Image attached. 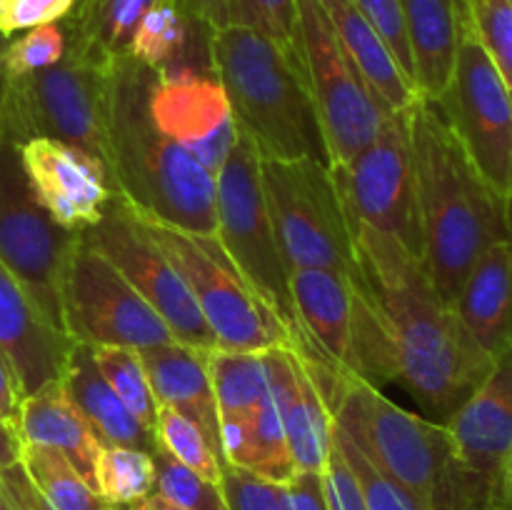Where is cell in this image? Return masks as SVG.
<instances>
[{
  "label": "cell",
  "instance_id": "1",
  "mask_svg": "<svg viewBox=\"0 0 512 510\" xmlns=\"http://www.w3.org/2000/svg\"><path fill=\"white\" fill-rule=\"evenodd\" d=\"M350 230L355 268L388 330L398 380L445 425L488 380L495 360L440 295L420 255L370 225Z\"/></svg>",
  "mask_w": 512,
  "mask_h": 510
},
{
  "label": "cell",
  "instance_id": "2",
  "mask_svg": "<svg viewBox=\"0 0 512 510\" xmlns=\"http://www.w3.org/2000/svg\"><path fill=\"white\" fill-rule=\"evenodd\" d=\"M420 258L448 303H455L480 255L512 235V203L483 173L435 100L410 108Z\"/></svg>",
  "mask_w": 512,
  "mask_h": 510
},
{
  "label": "cell",
  "instance_id": "3",
  "mask_svg": "<svg viewBox=\"0 0 512 510\" xmlns=\"http://www.w3.org/2000/svg\"><path fill=\"white\" fill-rule=\"evenodd\" d=\"M158 70L120 55L108 113V175L115 198L158 223L215 235V175L153 123L150 85Z\"/></svg>",
  "mask_w": 512,
  "mask_h": 510
},
{
  "label": "cell",
  "instance_id": "4",
  "mask_svg": "<svg viewBox=\"0 0 512 510\" xmlns=\"http://www.w3.org/2000/svg\"><path fill=\"white\" fill-rule=\"evenodd\" d=\"M208 50L238 133L255 145L260 158H318L328 163L300 58L240 25L213 30Z\"/></svg>",
  "mask_w": 512,
  "mask_h": 510
},
{
  "label": "cell",
  "instance_id": "5",
  "mask_svg": "<svg viewBox=\"0 0 512 510\" xmlns=\"http://www.w3.org/2000/svg\"><path fill=\"white\" fill-rule=\"evenodd\" d=\"M303 355L328 405L330 420L343 428L378 468L403 485L420 510H443L455 470L453 435L443 423L415 415L358 375Z\"/></svg>",
  "mask_w": 512,
  "mask_h": 510
},
{
  "label": "cell",
  "instance_id": "6",
  "mask_svg": "<svg viewBox=\"0 0 512 510\" xmlns=\"http://www.w3.org/2000/svg\"><path fill=\"white\" fill-rule=\"evenodd\" d=\"M118 58L65 33V55L58 63L3 80L5 143L55 138L88 150L108 168L110 90Z\"/></svg>",
  "mask_w": 512,
  "mask_h": 510
},
{
  "label": "cell",
  "instance_id": "7",
  "mask_svg": "<svg viewBox=\"0 0 512 510\" xmlns=\"http://www.w3.org/2000/svg\"><path fill=\"white\" fill-rule=\"evenodd\" d=\"M290 295L300 325V353L383 388L398 380L393 345L378 308L355 273L333 268L290 270Z\"/></svg>",
  "mask_w": 512,
  "mask_h": 510
},
{
  "label": "cell",
  "instance_id": "8",
  "mask_svg": "<svg viewBox=\"0 0 512 510\" xmlns=\"http://www.w3.org/2000/svg\"><path fill=\"white\" fill-rule=\"evenodd\" d=\"M133 215L183 273L213 333L215 350L263 353L270 348H295L283 320L255 295L215 235H195L138 213Z\"/></svg>",
  "mask_w": 512,
  "mask_h": 510
},
{
  "label": "cell",
  "instance_id": "9",
  "mask_svg": "<svg viewBox=\"0 0 512 510\" xmlns=\"http://www.w3.org/2000/svg\"><path fill=\"white\" fill-rule=\"evenodd\" d=\"M215 238L238 273L248 280L260 300L283 320L300 348V325L290 295V270L280 253L268 203H265L260 155L238 133L228 160L215 175Z\"/></svg>",
  "mask_w": 512,
  "mask_h": 510
},
{
  "label": "cell",
  "instance_id": "10",
  "mask_svg": "<svg viewBox=\"0 0 512 510\" xmlns=\"http://www.w3.org/2000/svg\"><path fill=\"white\" fill-rule=\"evenodd\" d=\"M265 203L288 270L355 273L353 230L328 163L318 158L263 160Z\"/></svg>",
  "mask_w": 512,
  "mask_h": 510
},
{
  "label": "cell",
  "instance_id": "11",
  "mask_svg": "<svg viewBox=\"0 0 512 510\" xmlns=\"http://www.w3.org/2000/svg\"><path fill=\"white\" fill-rule=\"evenodd\" d=\"M300 5V63L323 130L328 168H343L375 140L385 113L340 48L320 0Z\"/></svg>",
  "mask_w": 512,
  "mask_h": 510
},
{
  "label": "cell",
  "instance_id": "12",
  "mask_svg": "<svg viewBox=\"0 0 512 510\" xmlns=\"http://www.w3.org/2000/svg\"><path fill=\"white\" fill-rule=\"evenodd\" d=\"M453 435L455 470L443 510H512V350L445 423Z\"/></svg>",
  "mask_w": 512,
  "mask_h": 510
},
{
  "label": "cell",
  "instance_id": "13",
  "mask_svg": "<svg viewBox=\"0 0 512 510\" xmlns=\"http://www.w3.org/2000/svg\"><path fill=\"white\" fill-rule=\"evenodd\" d=\"M63 330L78 343L143 350L175 335L153 305L80 230L60 285Z\"/></svg>",
  "mask_w": 512,
  "mask_h": 510
},
{
  "label": "cell",
  "instance_id": "14",
  "mask_svg": "<svg viewBox=\"0 0 512 510\" xmlns=\"http://www.w3.org/2000/svg\"><path fill=\"white\" fill-rule=\"evenodd\" d=\"M435 103L483 178L512 203L510 88L475 35L468 3L453 78Z\"/></svg>",
  "mask_w": 512,
  "mask_h": 510
},
{
  "label": "cell",
  "instance_id": "15",
  "mask_svg": "<svg viewBox=\"0 0 512 510\" xmlns=\"http://www.w3.org/2000/svg\"><path fill=\"white\" fill-rule=\"evenodd\" d=\"M78 235L80 230H65L55 223L35 200L20 165L18 145L0 143V263L60 330V285Z\"/></svg>",
  "mask_w": 512,
  "mask_h": 510
},
{
  "label": "cell",
  "instance_id": "16",
  "mask_svg": "<svg viewBox=\"0 0 512 510\" xmlns=\"http://www.w3.org/2000/svg\"><path fill=\"white\" fill-rule=\"evenodd\" d=\"M413 108V105H410ZM410 108L383 118L373 143L343 168L330 170L350 225H370L420 255Z\"/></svg>",
  "mask_w": 512,
  "mask_h": 510
},
{
  "label": "cell",
  "instance_id": "17",
  "mask_svg": "<svg viewBox=\"0 0 512 510\" xmlns=\"http://www.w3.org/2000/svg\"><path fill=\"white\" fill-rule=\"evenodd\" d=\"M90 243L130 280L135 290L165 320L175 340L198 350H215V338L185 283L178 265L150 238L133 210L115 198L93 228L83 230Z\"/></svg>",
  "mask_w": 512,
  "mask_h": 510
},
{
  "label": "cell",
  "instance_id": "18",
  "mask_svg": "<svg viewBox=\"0 0 512 510\" xmlns=\"http://www.w3.org/2000/svg\"><path fill=\"white\" fill-rule=\"evenodd\" d=\"M148 110L168 138L188 150L210 175H218L238 140V125L215 75L160 70L150 85Z\"/></svg>",
  "mask_w": 512,
  "mask_h": 510
},
{
  "label": "cell",
  "instance_id": "19",
  "mask_svg": "<svg viewBox=\"0 0 512 510\" xmlns=\"http://www.w3.org/2000/svg\"><path fill=\"white\" fill-rule=\"evenodd\" d=\"M20 165L35 200L65 230H88L113 200V183L100 158L55 138L18 145Z\"/></svg>",
  "mask_w": 512,
  "mask_h": 510
},
{
  "label": "cell",
  "instance_id": "20",
  "mask_svg": "<svg viewBox=\"0 0 512 510\" xmlns=\"http://www.w3.org/2000/svg\"><path fill=\"white\" fill-rule=\"evenodd\" d=\"M75 340L55 328L18 278L0 263V355L20 400L60 383Z\"/></svg>",
  "mask_w": 512,
  "mask_h": 510
},
{
  "label": "cell",
  "instance_id": "21",
  "mask_svg": "<svg viewBox=\"0 0 512 510\" xmlns=\"http://www.w3.org/2000/svg\"><path fill=\"white\" fill-rule=\"evenodd\" d=\"M263 363L295 470L325 473L333 445V420L303 355L295 348H270L263 350Z\"/></svg>",
  "mask_w": 512,
  "mask_h": 510
},
{
  "label": "cell",
  "instance_id": "22",
  "mask_svg": "<svg viewBox=\"0 0 512 510\" xmlns=\"http://www.w3.org/2000/svg\"><path fill=\"white\" fill-rule=\"evenodd\" d=\"M208 353L210 350L190 348L178 340L138 350L155 403L178 410L180 415L193 420L210 440L215 453L223 458L218 408L208 375Z\"/></svg>",
  "mask_w": 512,
  "mask_h": 510
},
{
  "label": "cell",
  "instance_id": "23",
  "mask_svg": "<svg viewBox=\"0 0 512 510\" xmlns=\"http://www.w3.org/2000/svg\"><path fill=\"white\" fill-rule=\"evenodd\" d=\"M455 310L480 348L498 360L512 350V235L490 245L465 278Z\"/></svg>",
  "mask_w": 512,
  "mask_h": 510
},
{
  "label": "cell",
  "instance_id": "24",
  "mask_svg": "<svg viewBox=\"0 0 512 510\" xmlns=\"http://www.w3.org/2000/svg\"><path fill=\"white\" fill-rule=\"evenodd\" d=\"M420 98L440 100L453 78L465 0H400Z\"/></svg>",
  "mask_w": 512,
  "mask_h": 510
},
{
  "label": "cell",
  "instance_id": "25",
  "mask_svg": "<svg viewBox=\"0 0 512 510\" xmlns=\"http://www.w3.org/2000/svg\"><path fill=\"white\" fill-rule=\"evenodd\" d=\"M340 48L355 65L360 78L375 95L385 113L408 110L420 98L413 80L403 73L378 30L368 23L353 0H320Z\"/></svg>",
  "mask_w": 512,
  "mask_h": 510
},
{
  "label": "cell",
  "instance_id": "26",
  "mask_svg": "<svg viewBox=\"0 0 512 510\" xmlns=\"http://www.w3.org/2000/svg\"><path fill=\"white\" fill-rule=\"evenodd\" d=\"M60 388L68 395L70 403L80 410L93 433L103 445H123V448H138L153 453L155 433L145 428L128 405L118 398L108 380L103 378L100 368L93 360V348L88 343L75 340L70 353L68 368L60 378Z\"/></svg>",
  "mask_w": 512,
  "mask_h": 510
},
{
  "label": "cell",
  "instance_id": "27",
  "mask_svg": "<svg viewBox=\"0 0 512 510\" xmlns=\"http://www.w3.org/2000/svg\"><path fill=\"white\" fill-rule=\"evenodd\" d=\"M15 433L23 445H45L63 453L93 485V468L103 443L58 383L20 400Z\"/></svg>",
  "mask_w": 512,
  "mask_h": 510
},
{
  "label": "cell",
  "instance_id": "28",
  "mask_svg": "<svg viewBox=\"0 0 512 510\" xmlns=\"http://www.w3.org/2000/svg\"><path fill=\"white\" fill-rule=\"evenodd\" d=\"M208 375L218 408L220 443H223L225 435L243 428L270 398L268 370H265L263 353L210 350Z\"/></svg>",
  "mask_w": 512,
  "mask_h": 510
},
{
  "label": "cell",
  "instance_id": "29",
  "mask_svg": "<svg viewBox=\"0 0 512 510\" xmlns=\"http://www.w3.org/2000/svg\"><path fill=\"white\" fill-rule=\"evenodd\" d=\"M220 445H223L225 463L273 483L288 485L298 473L273 398L265 400L243 428L225 435Z\"/></svg>",
  "mask_w": 512,
  "mask_h": 510
},
{
  "label": "cell",
  "instance_id": "30",
  "mask_svg": "<svg viewBox=\"0 0 512 510\" xmlns=\"http://www.w3.org/2000/svg\"><path fill=\"white\" fill-rule=\"evenodd\" d=\"M20 465L50 510H105L110 508L98 490L80 475L63 453L45 445H23Z\"/></svg>",
  "mask_w": 512,
  "mask_h": 510
},
{
  "label": "cell",
  "instance_id": "31",
  "mask_svg": "<svg viewBox=\"0 0 512 510\" xmlns=\"http://www.w3.org/2000/svg\"><path fill=\"white\" fill-rule=\"evenodd\" d=\"M155 0H98L93 5H78L65 18V33L95 45L110 55H125L135 28L145 10Z\"/></svg>",
  "mask_w": 512,
  "mask_h": 510
},
{
  "label": "cell",
  "instance_id": "32",
  "mask_svg": "<svg viewBox=\"0 0 512 510\" xmlns=\"http://www.w3.org/2000/svg\"><path fill=\"white\" fill-rule=\"evenodd\" d=\"M93 488L108 505H133L155 490L153 453L103 445L95 458Z\"/></svg>",
  "mask_w": 512,
  "mask_h": 510
},
{
  "label": "cell",
  "instance_id": "33",
  "mask_svg": "<svg viewBox=\"0 0 512 510\" xmlns=\"http://www.w3.org/2000/svg\"><path fill=\"white\" fill-rule=\"evenodd\" d=\"M190 23L170 0H155L135 28L128 45V58L150 70L173 68V60L183 53Z\"/></svg>",
  "mask_w": 512,
  "mask_h": 510
},
{
  "label": "cell",
  "instance_id": "34",
  "mask_svg": "<svg viewBox=\"0 0 512 510\" xmlns=\"http://www.w3.org/2000/svg\"><path fill=\"white\" fill-rule=\"evenodd\" d=\"M93 348V360L100 368L103 378L108 380L110 388L118 393L130 408V413L140 420L148 430L155 428V415H158V403L150 390L148 375H145L143 363L135 348H120V345H90Z\"/></svg>",
  "mask_w": 512,
  "mask_h": 510
},
{
  "label": "cell",
  "instance_id": "35",
  "mask_svg": "<svg viewBox=\"0 0 512 510\" xmlns=\"http://www.w3.org/2000/svg\"><path fill=\"white\" fill-rule=\"evenodd\" d=\"M153 433L158 448H163L165 453L173 455L178 463L195 470V473H200L203 478L220 483V470H223L225 460L215 453L210 440L205 438V433L193 423V420L180 415L178 410L158 405Z\"/></svg>",
  "mask_w": 512,
  "mask_h": 510
},
{
  "label": "cell",
  "instance_id": "36",
  "mask_svg": "<svg viewBox=\"0 0 512 510\" xmlns=\"http://www.w3.org/2000/svg\"><path fill=\"white\" fill-rule=\"evenodd\" d=\"M228 25L255 30L300 58L298 0H225Z\"/></svg>",
  "mask_w": 512,
  "mask_h": 510
},
{
  "label": "cell",
  "instance_id": "37",
  "mask_svg": "<svg viewBox=\"0 0 512 510\" xmlns=\"http://www.w3.org/2000/svg\"><path fill=\"white\" fill-rule=\"evenodd\" d=\"M155 463V490L153 493L163 495L170 503L180 505L185 510H228L223 498L220 483L203 478L195 470L185 468L183 463L165 453L163 448L155 445L153 450Z\"/></svg>",
  "mask_w": 512,
  "mask_h": 510
},
{
  "label": "cell",
  "instance_id": "38",
  "mask_svg": "<svg viewBox=\"0 0 512 510\" xmlns=\"http://www.w3.org/2000/svg\"><path fill=\"white\" fill-rule=\"evenodd\" d=\"M333 443L335 448L340 450V455L345 458V463L350 465L355 478H358L360 490H363L365 495V503H368V510H420V505L415 503L413 495H410L403 485L395 483L383 468H378V465L365 455V450L335 423Z\"/></svg>",
  "mask_w": 512,
  "mask_h": 510
},
{
  "label": "cell",
  "instance_id": "39",
  "mask_svg": "<svg viewBox=\"0 0 512 510\" xmlns=\"http://www.w3.org/2000/svg\"><path fill=\"white\" fill-rule=\"evenodd\" d=\"M65 55L63 25L48 23L25 30L20 38L0 48V78L15 80L35 70L50 68Z\"/></svg>",
  "mask_w": 512,
  "mask_h": 510
},
{
  "label": "cell",
  "instance_id": "40",
  "mask_svg": "<svg viewBox=\"0 0 512 510\" xmlns=\"http://www.w3.org/2000/svg\"><path fill=\"white\" fill-rule=\"evenodd\" d=\"M475 35L512 93V3L510 0H465Z\"/></svg>",
  "mask_w": 512,
  "mask_h": 510
},
{
  "label": "cell",
  "instance_id": "41",
  "mask_svg": "<svg viewBox=\"0 0 512 510\" xmlns=\"http://www.w3.org/2000/svg\"><path fill=\"white\" fill-rule=\"evenodd\" d=\"M220 490L228 510H293L288 485L273 483L228 463L220 470Z\"/></svg>",
  "mask_w": 512,
  "mask_h": 510
},
{
  "label": "cell",
  "instance_id": "42",
  "mask_svg": "<svg viewBox=\"0 0 512 510\" xmlns=\"http://www.w3.org/2000/svg\"><path fill=\"white\" fill-rule=\"evenodd\" d=\"M353 3L358 5L360 13L368 18V23L378 30L380 38L385 40V45H388L390 53H393V58L398 60V65L403 68V73L413 80V55H410L408 35H405V20L400 0H353Z\"/></svg>",
  "mask_w": 512,
  "mask_h": 510
},
{
  "label": "cell",
  "instance_id": "43",
  "mask_svg": "<svg viewBox=\"0 0 512 510\" xmlns=\"http://www.w3.org/2000/svg\"><path fill=\"white\" fill-rule=\"evenodd\" d=\"M323 483L330 510H368V503H365V495L363 490H360L358 478L353 475L350 465L345 463L340 450L335 448V443L330 445Z\"/></svg>",
  "mask_w": 512,
  "mask_h": 510
},
{
  "label": "cell",
  "instance_id": "44",
  "mask_svg": "<svg viewBox=\"0 0 512 510\" xmlns=\"http://www.w3.org/2000/svg\"><path fill=\"white\" fill-rule=\"evenodd\" d=\"M78 0H13L3 18L0 35H13L18 30L38 28V25L65 20Z\"/></svg>",
  "mask_w": 512,
  "mask_h": 510
},
{
  "label": "cell",
  "instance_id": "45",
  "mask_svg": "<svg viewBox=\"0 0 512 510\" xmlns=\"http://www.w3.org/2000/svg\"><path fill=\"white\" fill-rule=\"evenodd\" d=\"M0 488L5 495V510H50L20 463L0 468Z\"/></svg>",
  "mask_w": 512,
  "mask_h": 510
},
{
  "label": "cell",
  "instance_id": "46",
  "mask_svg": "<svg viewBox=\"0 0 512 510\" xmlns=\"http://www.w3.org/2000/svg\"><path fill=\"white\" fill-rule=\"evenodd\" d=\"M170 3L185 15L190 25H200V28L208 30V35L228 25L225 0H170Z\"/></svg>",
  "mask_w": 512,
  "mask_h": 510
},
{
  "label": "cell",
  "instance_id": "47",
  "mask_svg": "<svg viewBox=\"0 0 512 510\" xmlns=\"http://www.w3.org/2000/svg\"><path fill=\"white\" fill-rule=\"evenodd\" d=\"M293 510H330L325 498L323 473H295L288 483Z\"/></svg>",
  "mask_w": 512,
  "mask_h": 510
},
{
  "label": "cell",
  "instance_id": "48",
  "mask_svg": "<svg viewBox=\"0 0 512 510\" xmlns=\"http://www.w3.org/2000/svg\"><path fill=\"white\" fill-rule=\"evenodd\" d=\"M18 405H20L18 385H15L5 360L0 358V418H3L8 425H13V428H15V418H18Z\"/></svg>",
  "mask_w": 512,
  "mask_h": 510
},
{
  "label": "cell",
  "instance_id": "49",
  "mask_svg": "<svg viewBox=\"0 0 512 510\" xmlns=\"http://www.w3.org/2000/svg\"><path fill=\"white\" fill-rule=\"evenodd\" d=\"M20 450H23V443H20L15 428L0 425V468L20 463Z\"/></svg>",
  "mask_w": 512,
  "mask_h": 510
},
{
  "label": "cell",
  "instance_id": "50",
  "mask_svg": "<svg viewBox=\"0 0 512 510\" xmlns=\"http://www.w3.org/2000/svg\"><path fill=\"white\" fill-rule=\"evenodd\" d=\"M128 510H185V508H180V505L170 503V500H165L163 495L150 493V495H145L143 500H138V503L128 505Z\"/></svg>",
  "mask_w": 512,
  "mask_h": 510
},
{
  "label": "cell",
  "instance_id": "51",
  "mask_svg": "<svg viewBox=\"0 0 512 510\" xmlns=\"http://www.w3.org/2000/svg\"><path fill=\"white\" fill-rule=\"evenodd\" d=\"M10 3H13V0H0V28H3V18H5V13H8Z\"/></svg>",
  "mask_w": 512,
  "mask_h": 510
},
{
  "label": "cell",
  "instance_id": "52",
  "mask_svg": "<svg viewBox=\"0 0 512 510\" xmlns=\"http://www.w3.org/2000/svg\"><path fill=\"white\" fill-rule=\"evenodd\" d=\"M0 100H3V78H0ZM0 143H5V138H3V120H0Z\"/></svg>",
  "mask_w": 512,
  "mask_h": 510
},
{
  "label": "cell",
  "instance_id": "53",
  "mask_svg": "<svg viewBox=\"0 0 512 510\" xmlns=\"http://www.w3.org/2000/svg\"><path fill=\"white\" fill-rule=\"evenodd\" d=\"M0 510H5V495H3V488H0Z\"/></svg>",
  "mask_w": 512,
  "mask_h": 510
},
{
  "label": "cell",
  "instance_id": "54",
  "mask_svg": "<svg viewBox=\"0 0 512 510\" xmlns=\"http://www.w3.org/2000/svg\"><path fill=\"white\" fill-rule=\"evenodd\" d=\"M105 510H128V508H125V505H110V508H105Z\"/></svg>",
  "mask_w": 512,
  "mask_h": 510
},
{
  "label": "cell",
  "instance_id": "55",
  "mask_svg": "<svg viewBox=\"0 0 512 510\" xmlns=\"http://www.w3.org/2000/svg\"><path fill=\"white\" fill-rule=\"evenodd\" d=\"M510 505H512V465H510Z\"/></svg>",
  "mask_w": 512,
  "mask_h": 510
},
{
  "label": "cell",
  "instance_id": "56",
  "mask_svg": "<svg viewBox=\"0 0 512 510\" xmlns=\"http://www.w3.org/2000/svg\"><path fill=\"white\" fill-rule=\"evenodd\" d=\"M0 425H8V423H5V420H3V418H0ZM10 428H13V425H10Z\"/></svg>",
  "mask_w": 512,
  "mask_h": 510
},
{
  "label": "cell",
  "instance_id": "57",
  "mask_svg": "<svg viewBox=\"0 0 512 510\" xmlns=\"http://www.w3.org/2000/svg\"><path fill=\"white\" fill-rule=\"evenodd\" d=\"M510 100H512V93H510Z\"/></svg>",
  "mask_w": 512,
  "mask_h": 510
},
{
  "label": "cell",
  "instance_id": "58",
  "mask_svg": "<svg viewBox=\"0 0 512 510\" xmlns=\"http://www.w3.org/2000/svg\"><path fill=\"white\" fill-rule=\"evenodd\" d=\"M0 358H3V355H0Z\"/></svg>",
  "mask_w": 512,
  "mask_h": 510
},
{
  "label": "cell",
  "instance_id": "59",
  "mask_svg": "<svg viewBox=\"0 0 512 510\" xmlns=\"http://www.w3.org/2000/svg\"><path fill=\"white\" fill-rule=\"evenodd\" d=\"M510 3H512V0H510Z\"/></svg>",
  "mask_w": 512,
  "mask_h": 510
}]
</instances>
